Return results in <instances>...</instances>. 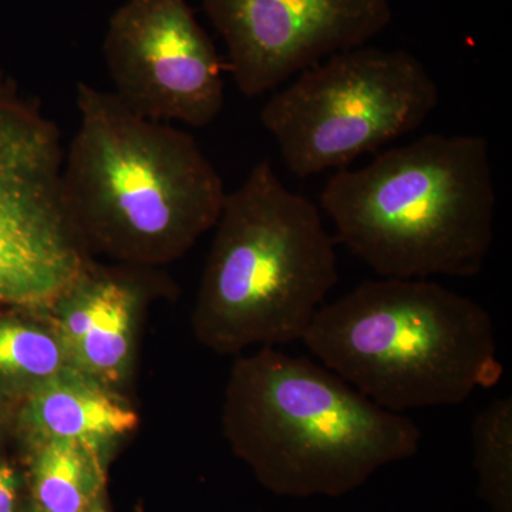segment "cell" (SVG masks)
Returning <instances> with one entry per match:
<instances>
[{"mask_svg": "<svg viewBox=\"0 0 512 512\" xmlns=\"http://www.w3.org/2000/svg\"><path fill=\"white\" fill-rule=\"evenodd\" d=\"M440 90L423 62L403 49L360 46L299 73L261 110L289 173L342 170L423 126Z\"/></svg>", "mask_w": 512, "mask_h": 512, "instance_id": "cell-6", "label": "cell"}, {"mask_svg": "<svg viewBox=\"0 0 512 512\" xmlns=\"http://www.w3.org/2000/svg\"><path fill=\"white\" fill-rule=\"evenodd\" d=\"M87 512H106V511H104V508H103V507H101V505H100V504H97V503H96V504H94V505H93V507H92V508H90V510H89V511H87Z\"/></svg>", "mask_w": 512, "mask_h": 512, "instance_id": "cell-16", "label": "cell"}, {"mask_svg": "<svg viewBox=\"0 0 512 512\" xmlns=\"http://www.w3.org/2000/svg\"><path fill=\"white\" fill-rule=\"evenodd\" d=\"M103 52L111 93L138 116L202 128L224 109L220 56L187 0H127Z\"/></svg>", "mask_w": 512, "mask_h": 512, "instance_id": "cell-8", "label": "cell"}, {"mask_svg": "<svg viewBox=\"0 0 512 512\" xmlns=\"http://www.w3.org/2000/svg\"><path fill=\"white\" fill-rule=\"evenodd\" d=\"M320 205L340 242L382 278L477 275L494 242L490 144L426 134L336 171Z\"/></svg>", "mask_w": 512, "mask_h": 512, "instance_id": "cell-2", "label": "cell"}, {"mask_svg": "<svg viewBox=\"0 0 512 512\" xmlns=\"http://www.w3.org/2000/svg\"><path fill=\"white\" fill-rule=\"evenodd\" d=\"M33 493L40 512H87L103 484L100 447L77 440L36 444Z\"/></svg>", "mask_w": 512, "mask_h": 512, "instance_id": "cell-12", "label": "cell"}, {"mask_svg": "<svg viewBox=\"0 0 512 512\" xmlns=\"http://www.w3.org/2000/svg\"><path fill=\"white\" fill-rule=\"evenodd\" d=\"M76 104L62 188L87 252L151 268L187 254L215 227L228 194L198 141L89 83L77 84Z\"/></svg>", "mask_w": 512, "mask_h": 512, "instance_id": "cell-1", "label": "cell"}, {"mask_svg": "<svg viewBox=\"0 0 512 512\" xmlns=\"http://www.w3.org/2000/svg\"><path fill=\"white\" fill-rule=\"evenodd\" d=\"M154 268L120 264L101 268L93 261L52 308L46 309L62 340L70 366L113 389L126 379L134 343V320Z\"/></svg>", "mask_w": 512, "mask_h": 512, "instance_id": "cell-10", "label": "cell"}, {"mask_svg": "<svg viewBox=\"0 0 512 512\" xmlns=\"http://www.w3.org/2000/svg\"><path fill=\"white\" fill-rule=\"evenodd\" d=\"M137 424V414L113 389L73 367L30 390L20 412V426L36 444L77 440L101 447Z\"/></svg>", "mask_w": 512, "mask_h": 512, "instance_id": "cell-11", "label": "cell"}, {"mask_svg": "<svg viewBox=\"0 0 512 512\" xmlns=\"http://www.w3.org/2000/svg\"><path fill=\"white\" fill-rule=\"evenodd\" d=\"M195 303V335L228 355L302 342L339 281L318 205L289 190L269 160L228 192Z\"/></svg>", "mask_w": 512, "mask_h": 512, "instance_id": "cell-5", "label": "cell"}, {"mask_svg": "<svg viewBox=\"0 0 512 512\" xmlns=\"http://www.w3.org/2000/svg\"><path fill=\"white\" fill-rule=\"evenodd\" d=\"M70 367L62 340L50 320H0V382L15 387L25 397Z\"/></svg>", "mask_w": 512, "mask_h": 512, "instance_id": "cell-13", "label": "cell"}, {"mask_svg": "<svg viewBox=\"0 0 512 512\" xmlns=\"http://www.w3.org/2000/svg\"><path fill=\"white\" fill-rule=\"evenodd\" d=\"M37 512H40V511H37Z\"/></svg>", "mask_w": 512, "mask_h": 512, "instance_id": "cell-17", "label": "cell"}, {"mask_svg": "<svg viewBox=\"0 0 512 512\" xmlns=\"http://www.w3.org/2000/svg\"><path fill=\"white\" fill-rule=\"evenodd\" d=\"M222 424L239 456L275 493H349L417 453L410 417L367 399L326 367L264 346L232 367Z\"/></svg>", "mask_w": 512, "mask_h": 512, "instance_id": "cell-3", "label": "cell"}, {"mask_svg": "<svg viewBox=\"0 0 512 512\" xmlns=\"http://www.w3.org/2000/svg\"><path fill=\"white\" fill-rule=\"evenodd\" d=\"M480 493L493 512H512V399L500 397L471 426Z\"/></svg>", "mask_w": 512, "mask_h": 512, "instance_id": "cell-14", "label": "cell"}, {"mask_svg": "<svg viewBox=\"0 0 512 512\" xmlns=\"http://www.w3.org/2000/svg\"><path fill=\"white\" fill-rule=\"evenodd\" d=\"M239 92L261 96L389 28L390 0H202Z\"/></svg>", "mask_w": 512, "mask_h": 512, "instance_id": "cell-9", "label": "cell"}, {"mask_svg": "<svg viewBox=\"0 0 512 512\" xmlns=\"http://www.w3.org/2000/svg\"><path fill=\"white\" fill-rule=\"evenodd\" d=\"M64 153L55 121L0 74V306L45 308L89 259L64 205Z\"/></svg>", "mask_w": 512, "mask_h": 512, "instance_id": "cell-7", "label": "cell"}, {"mask_svg": "<svg viewBox=\"0 0 512 512\" xmlns=\"http://www.w3.org/2000/svg\"><path fill=\"white\" fill-rule=\"evenodd\" d=\"M16 476L6 464H0V512L15 511Z\"/></svg>", "mask_w": 512, "mask_h": 512, "instance_id": "cell-15", "label": "cell"}, {"mask_svg": "<svg viewBox=\"0 0 512 512\" xmlns=\"http://www.w3.org/2000/svg\"><path fill=\"white\" fill-rule=\"evenodd\" d=\"M302 343L393 413L457 406L504 373L490 313L426 279L362 282L319 309Z\"/></svg>", "mask_w": 512, "mask_h": 512, "instance_id": "cell-4", "label": "cell"}]
</instances>
